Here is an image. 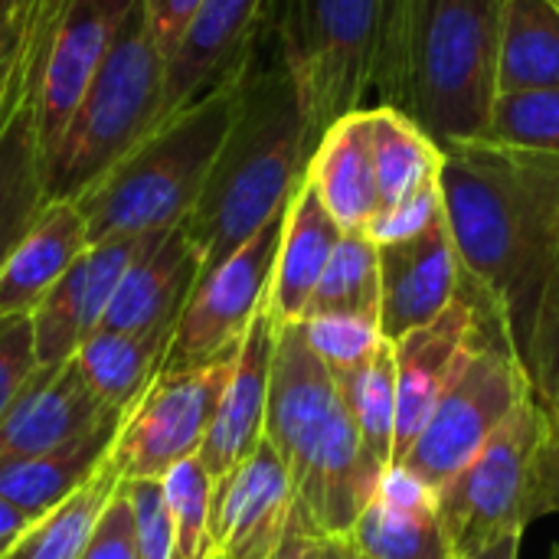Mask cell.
<instances>
[{
	"label": "cell",
	"instance_id": "1",
	"mask_svg": "<svg viewBox=\"0 0 559 559\" xmlns=\"http://www.w3.org/2000/svg\"><path fill=\"white\" fill-rule=\"evenodd\" d=\"M462 275L491 301L540 403L559 393V154L488 138L442 144Z\"/></svg>",
	"mask_w": 559,
	"mask_h": 559
},
{
	"label": "cell",
	"instance_id": "2",
	"mask_svg": "<svg viewBox=\"0 0 559 559\" xmlns=\"http://www.w3.org/2000/svg\"><path fill=\"white\" fill-rule=\"evenodd\" d=\"M321 134L308 121L282 59L246 66L236 118L183 223L203 272L226 262L262 226L282 216L305 183ZM200 272V275H203Z\"/></svg>",
	"mask_w": 559,
	"mask_h": 559
},
{
	"label": "cell",
	"instance_id": "3",
	"mask_svg": "<svg viewBox=\"0 0 559 559\" xmlns=\"http://www.w3.org/2000/svg\"><path fill=\"white\" fill-rule=\"evenodd\" d=\"M504 0H390L377 85L439 147L488 131Z\"/></svg>",
	"mask_w": 559,
	"mask_h": 559
},
{
	"label": "cell",
	"instance_id": "4",
	"mask_svg": "<svg viewBox=\"0 0 559 559\" xmlns=\"http://www.w3.org/2000/svg\"><path fill=\"white\" fill-rule=\"evenodd\" d=\"M246 66L160 121L128 157L72 200L85 219L88 246L151 236L187 223L236 118Z\"/></svg>",
	"mask_w": 559,
	"mask_h": 559
},
{
	"label": "cell",
	"instance_id": "5",
	"mask_svg": "<svg viewBox=\"0 0 559 559\" xmlns=\"http://www.w3.org/2000/svg\"><path fill=\"white\" fill-rule=\"evenodd\" d=\"M164 79L167 56L154 43L138 0L62 138L43 157V183L49 200L82 197L160 121H167Z\"/></svg>",
	"mask_w": 559,
	"mask_h": 559
},
{
	"label": "cell",
	"instance_id": "6",
	"mask_svg": "<svg viewBox=\"0 0 559 559\" xmlns=\"http://www.w3.org/2000/svg\"><path fill=\"white\" fill-rule=\"evenodd\" d=\"M390 0H282L275 20L278 59L318 134L377 85Z\"/></svg>",
	"mask_w": 559,
	"mask_h": 559
},
{
	"label": "cell",
	"instance_id": "7",
	"mask_svg": "<svg viewBox=\"0 0 559 559\" xmlns=\"http://www.w3.org/2000/svg\"><path fill=\"white\" fill-rule=\"evenodd\" d=\"M554 409L527 396L488 445L436 488V518L452 559H475L485 550L524 537L534 521V475Z\"/></svg>",
	"mask_w": 559,
	"mask_h": 559
},
{
	"label": "cell",
	"instance_id": "8",
	"mask_svg": "<svg viewBox=\"0 0 559 559\" xmlns=\"http://www.w3.org/2000/svg\"><path fill=\"white\" fill-rule=\"evenodd\" d=\"M527 396H534L531 380L495 318L400 465L419 475L429 488H442L488 445Z\"/></svg>",
	"mask_w": 559,
	"mask_h": 559
},
{
	"label": "cell",
	"instance_id": "9",
	"mask_svg": "<svg viewBox=\"0 0 559 559\" xmlns=\"http://www.w3.org/2000/svg\"><path fill=\"white\" fill-rule=\"evenodd\" d=\"M239 350L190 370H160L144 396L124 413L111 465L121 481H164L170 468L200 455Z\"/></svg>",
	"mask_w": 559,
	"mask_h": 559
},
{
	"label": "cell",
	"instance_id": "10",
	"mask_svg": "<svg viewBox=\"0 0 559 559\" xmlns=\"http://www.w3.org/2000/svg\"><path fill=\"white\" fill-rule=\"evenodd\" d=\"M285 213L262 226L226 262L197 278L160 370H190L239 350L246 331L265 311Z\"/></svg>",
	"mask_w": 559,
	"mask_h": 559
},
{
	"label": "cell",
	"instance_id": "11",
	"mask_svg": "<svg viewBox=\"0 0 559 559\" xmlns=\"http://www.w3.org/2000/svg\"><path fill=\"white\" fill-rule=\"evenodd\" d=\"M498 311L491 301L462 275L459 295L452 305L429 324L393 341L396 354V445L393 465L403 462L436 403L468 364L481 337L488 334Z\"/></svg>",
	"mask_w": 559,
	"mask_h": 559
},
{
	"label": "cell",
	"instance_id": "12",
	"mask_svg": "<svg viewBox=\"0 0 559 559\" xmlns=\"http://www.w3.org/2000/svg\"><path fill=\"white\" fill-rule=\"evenodd\" d=\"M138 0H69L49 49L29 79L26 98L33 105L39 160L56 147L69 118L75 115L82 95L88 92L95 72L102 69L121 23Z\"/></svg>",
	"mask_w": 559,
	"mask_h": 559
},
{
	"label": "cell",
	"instance_id": "13",
	"mask_svg": "<svg viewBox=\"0 0 559 559\" xmlns=\"http://www.w3.org/2000/svg\"><path fill=\"white\" fill-rule=\"evenodd\" d=\"M337 406H341L337 380L308 344L305 324L301 321L275 324L265 439L288 465L292 485H298V478L305 475Z\"/></svg>",
	"mask_w": 559,
	"mask_h": 559
},
{
	"label": "cell",
	"instance_id": "14",
	"mask_svg": "<svg viewBox=\"0 0 559 559\" xmlns=\"http://www.w3.org/2000/svg\"><path fill=\"white\" fill-rule=\"evenodd\" d=\"M144 242L147 236L95 242L49 288V295L29 314L39 367L52 370L69 364L79 354V347L98 331L121 275L128 272Z\"/></svg>",
	"mask_w": 559,
	"mask_h": 559
},
{
	"label": "cell",
	"instance_id": "15",
	"mask_svg": "<svg viewBox=\"0 0 559 559\" xmlns=\"http://www.w3.org/2000/svg\"><path fill=\"white\" fill-rule=\"evenodd\" d=\"M295 508L292 472L269 439L233 468L226 478L213 481L210 495V540L213 550L233 559H269L285 534Z\"/></svg>",
	"mask_w": 559,
	"mask_h": 559
},
{
	"label": "cell",
	"instance_id": "16",
	"mask_svg": "<svg viewBox=\"0 0 559 559\" xmlns=\"http://www.w3.org/2000/svg\"><path fill=\"white\" fill-rule=\"evenodd\" d=\"M269 16L272 0H203L180 46L167 59V118L239 72L255 56V43Z\"/></svg>",
	"mask_w": 559,
	"mask_h": 559
},
{
	"label": "cell",
	"instance_id": "17",
	"mask_svg": "<svg viewBox=\"0 0 559 559\" xmlns=\"http://www.w3.org/2000/svg\"><path fill=\"white\" fill-rule=\"evenodd\" d=\"M111 413L85 383L75 360L39 367L0 416V468L56 452L92 432Z\"/></svg>",
	"mask_w": 559,
	"mask_h": 559
},
{
	"label": "cell",
	"instance_id": "18",
	"mask_svg": "<svg viewBox=\"0 0 559 559\" xmlns=\"http://www.w3.org/2000/svg\"><path fill=\"white\" fill-rule=\"evenodd\" d=\"M380 259V331L393 344L436 321L462 285V262L442 216L426 233L377 246Z\"/></svg>",
	"mask_w": 559,
	"mask_h": 559
},
{
	"label": "cell",
	"instance_id": "19",
	"mask_svg": "<svg viewBox=\"0 0 559 559\" xmlns=\"http://www.w3.org/2000/svg\"><path fill=\"white\" fill-rule=\"evenodd\" d=\"M200 272V252L187 239L183 226L147 236V242L121 275L98 331L174 334Z\"/></svg>",
	"mask_w": 559,
	"mask_h": 559
},
{
	"label": "cell",
	"instance_id": "20",
	"mask_svg": "<svg viewBox=\"0 0 559 559\" xmlns=\"http://www.w3.org/2000/svg\"><path fill=\"white\" fill-rule=\"evenodd\" d=\"M275 347V321L262 311L246 331L236 357V370L219 400L213 426L200 445V465L213 481L239 468L265 439V409H269V370Z\"/></svg>",
	"mask_w": 559,
	"mask_h": 559
},
{
	"label": "cell",
	"instance_id": "21",
	"mask_svg": "<svg viewBox=\"0 0 559 559\" xmlns=\"http://www.w3.org/2000/svg\"><path fill=\"white\" fill-rule=\"evenodd\" d=\"M344 229L324 210L314 187L305 180L288 203L282 246L272 272L265 311L275 324H295L308 314L311 295L341 242Z\"/></svg>",
	"mask_w": 559,
	"mask_h": 559
},
{
	"label": "cell",
	"instance_id": "22",
	"mask_svg": "<svg viewBox=\"0 0 559 559\" xmlns=\"http://www.w3.org/2000/svg\"><path fill=\"white\" fill-rule=\"evenodd\" d=\"M85 249L88 233L75 203L49 200L0 272V314H33Z\"/></svg>",
	"mask_w": 559,
	"mask_h": 559
},
{
	"label": "cell",
	"instance_id": "23",
	"mask_svg": "<svg viewBox=\"0 0 559 559\" xmlns=\"http://www.w3.org/2000/svg\"><path fill=\"white\" fill-rule=\"evenodd\" d=\"M305 180L344 233H364L377 216V174L367 141V108L334 121L308 164Z\"/></svg>",
	"mask_w": 559,
	"mask_h": 559
},
{
	"label": "cell",
	"instance_id": "24",
	"mask_svg": "<svg viewBox=\"0 0 559 559\" xmlns=\"http://www.w3.org/2000/svg\"><path fill=\"white\" fill-rule=\"evenodd\" d=\"M121 419L124 413H111L105 423H98L92 432L79 436L69 445L46 452L39 459L0 468V495L13 501L23 514L39 521L43 514H49L56 504H62L69 495H75L82 485H88L102 472V465L111 455Z\"/></svg>",
	"mask_w": 559,
	"mask_h": 559
},
{
	"label": "cell",
	"instance_id": "25",
	"mask_svg": "<svg viewBox=\"0 0 559 559\" xmlns=\"http://www.w3.org/2000/svg\"><path fill=\"white\" fill-rule=\"evenodd\" d=\"M367 141L377 174V213L403 206L442 183V147L403 111L367 108Z\"/></svg>",
	"mask_w": 559,
	"mask_h": 559
},
{
	"label": "cell",
	"instance_id": "26",
	"mask_svg": "<svg viewBox=\"0 0 559 559\" xmlns=\"http://www.w3.org/2000/svg\"><path fill=\"white\" fill-rule=\"evenodd\" d=\"M46 203L49 197L43 183L33 105L23 88L0 128V272L39 219Z\"/></svg>",
	"mask_w": 559,
	"mask_h": 559
},
{
	"label": "cell",
	"instance_id": "27",
	"mask_svg": "<svg viewBox=\"0 0 559 559\" xmlns=\"http://www.w3.org/2000/svg\"><path fill=\"white\" fill-rule=\"evenodd\" d=\"M559 88V10L550 0H504L498 95Z\"/></svg>",
	"mask_w": 559,
	"mask_h": 559
},
{
	"label": "cell",
	"instance_id": "28",
	"mask_svg": "<svg viewBox=\"0 0 559 559\" xmlns=\"http://www.w3.org/2000/svg\"><path fill=\"white\" fill-rule=\"evenodd\" d=\"M170 331L164 334H115L95 331L72 357L95 396L118 413H128L164 367Z\"/></svg>",
	"mask_w": 559,
	"mask_h": 559
},
{
	"label": "cell",
	"instance_id": "29",
	"mask_svg": "<svg viewBox=\"0 0 559 559\" xmlns=\"http://www.w3.org/2000/svg\"><path fill=\"white\" fill-rule=\"evenodd\" d=\"M341 400L360 432L364 455L377 472L393 468L396 445V354L393 344L383 341L370 360L354 367L350 373L334 377Z\"/></svg>",
	"mask_w": 559,
	"mask_h": 559
},
{
	"label": "cell",
	"instance_id": "30",
	"mask_svg": "<svg viewBox=\"0 0 559 559\" xmlns=\"http://www.w3.org/2000/svg\"><path fill=\"white\" fill-rule=\"evenodd\" d=\"M118 485H121V475L108 455V462L88 485H82L62 504H56L49 514H43L26 534H20L10 544V550L3 554V559H79L98 518L105 514L108 501L115 498Z\"/></svg>",
	"mask_w": 559,
	"mask_h": 559
},
{
	"label": "cell",
	"instance_id": "31",
	"mask_svg": "<svg viewBox=\"0 0 559 559\" xmlns=\"http://www.w3.org/2000/svg\"><path fill=\"white\" fill-rule=\"evenodd\" d=\"M347 544L367 559H452L436 508H409L373 495Z\"/></svg>",
	"mask_w": 559,
	"mask_h": 559
},
{
	"label": "cell",
	"instance_id": "32",
	"mask_svg": "<svg viewBox=\"0 0 559 559\" xmlns=\"http://www.w3.org/2000/svg\"><path fill=\"white\" fill-rule=\"evenodd\" d=\"M314 314H377L380 318V259L364 233H344L305 318ZM301 318V321H305Z\"/></svg>",
	"mask_w": 559,
	"mask_h": 559
},
{
	"label": "cell",
	"instance_id": "33",
	"mask_svg": "<svg viewBox=\"0 0 559 559\" xmlns=\"http://www.w3.org/2000/svg\"><path fill=\"white\" fill-rule=\"evenodd\" d=\"M481 138L521 151L559 154V88L498 95Z\"/></svg>",
	"mask_w": 559,
	"mask_h": 559
},
{
	"label": "cell",
	"instance_id": "34",
	"mask_svg": "<svg viewBox=\"0 0 559 559\" xmlns=\"http://www.w3.org/2000/svg\"><path fill=\"white\" fill-rule=\"evenodd\" d=\"M164 491L174 518V547L170 559H210V495L213 478L200 459H187L164 475Z\"/></svg>",
	"mask_w": 559,
	"mask_h": 559
},
{
	"label": "cell",
	"instance_id": "35",
	"mask_svg": "<svg viewBox=\"0 0 559 559\" xmlns=\"http://www.w3.org/2000/svg\"><path fill=\"white\" fill-rule=\"evenodd\" d=\"M305 334L314 354L328 364L334 377L350 373L386 341L377 314H314L305 318Z\"/></svg>",
	"mask_w": 559,
	"mask_h": 559
},
{
	"label": "cell",
	"instance_id": "36",
	"mask_svg": "<svg viewBox=\"0 0 559 559\" xmlns=\"http://www.w3.org/2000/svg\"><path fill=\"white\" fill-rule=\"evenodd\" d=\"M124 491L134 511L138 559H170L174 518H170L164 481H124Z\"/></svg>",
	"mask_w": 559,
	"mask_h": 559
},
{
	"label": "cell",
	"instance_id": "37",
	"mask_svg": "<svg viewBox=\"0 0 559 559\" xmlns=\"http://www.w3.org/2000/svg\"><path fill=\"white\" fill-rule=\"evenodd\" d=\"M36 370H39V360H36V341H33V318L0 314V416Z\"/></svg>",
	"mask_w": 559,
	"mask_h": 559
},
{
	"label": "cell",
	"instance_id": "38",
	"mask_svg": "<svg viewBox=\"0 0 559 559\" xmlns=\"http://www.w3.org/2000/svg\"><path fill=\"white\" fill-rule=\"evenodd\" d=\"M445 216V200H442V183L403 206L383 210L370 219V226L364 229V236H370L377 246L386 242H400V239H413L419 233H426L432 223H439Z\"/></svg>",
	"mask_w": 559,
	"mask_h": 559
},
{
	"label": "cell",
	"instance_id": "39",
	"mask_svg": "<svg viewBox=\"0 0 559 559\" xmlns=\"http://www.w3.org/2000/svg\"><path fill=\"white\" fill-rule=\"evenodd\" d=\"M79 559H138V531H134V511L124 491V481L118 485L115 498L108 501L105 514L98 518L85 550Z\"/></svg>",
	"mask_w": 559,
	"mask_h": 559
},
{
	"label": "cell",
	"instance_id": "40",
	"mask_svg": "<svg viewBox=\"0 0 559 559\" xmlns=\"http://www.w3.org/2000/svg\"><path fill=\"white\" fill-rule=\"evenodd\" d=\"M69 0H20V29H23V46H20V75H23V85H29V79L36 75L46 49H49V39H52V29L62 16Z\"/></svg>",
	"mask_w": 559,
	"mask_h": 559
},
{
	"label": "cell",
	"instance_id": "41",
	"mask_svg": "<svg viewBox=\"0 0 559 559\" xmlns=\"http://www.w3.org/2000/svg\"><path fill=\"white\" fill-rule=\"evenodd\" d=\"M200 3L203 0H141L144 16H147V29L167 59L180 46V39H183L190 20L197 16Z\"/></svg>",
	"mask_w": 559,
	"mask_h": 559
},
{
	"label": "cell",
	"instance_id": "42",
	"mask_svg": "<svg viewBox=\"0 0 559 559\" xmlns=\"http://www.w3.org/2000/svg\"><path fill=\"white\" fill-rule=\"evenodd\" d=\"M544 514H559V416H550L547 439L537 455L534 475V521Z\"/></svg>",
	"mask_w": 559,
	"mask_h": 559
},
{
	"label": "cell",
	"instance_id": "43",
	"mask_svg": "<svg viewBox=\"0 0 559 559\" xmlns=\"http://www.w3.org/2000/svg\"><path fill=\"white\" fill-rule=\"evenodd\" d=\"M321 550H324V537H318L314 527L301 518V511L292 508L285 534L275 544V550L269 554V559H321Z\"/></svg>",
	"mask_w": 559,
	"mask_h": 559
},
{
	"label": "cell",
	"instance_id": "44",
	"mask_svg": "<svg viewBox=\"0 0 559 559\" xmlns=\"http://www.w3.org/2000/svg\"><path fill=\"white\" fill-rule=\"evenodd\" d=\"M20 46H23V29H20V20H13L10 26L0 29V88L20 69Z\"/></svg>",
	"mask_w": 559,
	"mask_h": 559
},
{
	"label": "cell",
	"instance_id": "45",
	"mask_svg": "<svg viewBox=\"0 0 559 559\" xmlns=\"http://www.w3.org/2000/svg\"><path fill=\"white\" fill-rule=\"evenodd\" d=\"M36 521L29 514H23L13 501H7L0 495V540H16L20 534H26Z\"/></svg>",
	"mask_w": 559,
	"mask_h": 559
},
{
	"label": "cell",
	"instance_id": "46",
	"mask_svg": "<svg viewBox=\"0 0 559 559\" xmlns=\"http://www.w3.org/2000/svg\"><path fill=\"white\" fill-rule=\"evenodd\" d=\"M20 95H23V75H20V69H16L13 79L0 88V128H3V121H7V115L13 111V105H16Z\"/></svg>",
	"mask_w": 559,
	"mask_h": 559
},
{
	"label": "cell",
	"instance_id": "47",
	"mask_svg": "<svg viewBox=\"0 0 559 559\" xmlns=\"http://www.w3.org/2000/svg\"><path fill=\"white\" fill-rule=\"evenodd\" d=\"M518 557H521V537H511V540H504V544H498V547L485 550L481 557H475V559H518Z\"/></svg>",
	"mask_w": 559,
	"mask_h": 559
},
{
	"label": "cell",
	"instance_id": "48",
	"mask_svg": "<svg viewBox=\"0 0 559 559\" xmlns=\"http://www.w3.org/2000/svg\"><path fill=\"white\" fill-rule=\"evenodd\" d=\"M321 559H347V540H324Z\"/></svg>",
	"mask_w": 559,
	"mask_h": 559
},
{
	"label": "cell",
	"instance_id": "49",
	"mask_svg": "<svg viewBox=\"0 0 559 559\" xmlns=\"http://www.w3.org/2000/svg\"><path fill=\"white\" fill-rule=\"evenodd\" d=\"M20 13V0H0V29L10 26Z\"/></svg>",
	"mask_w": 559,
	"mask_h": 559
},
{
	"label": "cell",
	"instance_id": "50",
	"mask_svg": "<svg viewBox=\"0 0 559 559\" xmlns=\"http://www.w3.org/2000/svg\"><path fill=\"white\" fill-rule=\"evenodd\" d=\"M347 559H367V557H360V554H357V550H354V547L347 544Z\"/></svg>",
	"mask_w": 559,
	"mask_h": 559
},
{
	"label": "cell",
	"instance_id": "51",
	"mask_svg": "<svg viewBox=\"0 0 559 559\" xmlns=\"http://www.w3.org/2000/svg\"><path fill=\"white\" fill-rule=\"evenodd\" d=\"M10 544H13V540H0V559H3V554L10 550Z\"/></svg>",
	"mask_w": 559,
	"mask_h": 559
},
{
	"label": "cell",
	"instance_id": "52",
	"mask_svg": "<svg viewBox=\"0 0 559 559\" xmlns=\"http://www.w3.org/2000/svg\"><path fill=\"white\" fill-rule=\"evenodd\" d=\"M210 559H233V557H226V554H219V550H213V554H210Z\"/></svg>",
	"mask_w": 559,
	"mask_h": 559
},
{
	"label": "cell",
	"instance_id": "53",
	"mask_svg": "<svg viewBox=\"0 0 559 559\" xmlns=\"http://www.w3.org/2000/svg\"><path fill=\"white\" fill-rule=\"evenodd\" d=\"M550 409H554V413L559 416V393H557V400H554V406H550Z\"/></svg>",
	"mask_w": 559,
	"mask_h": 559
},
{
	"label": "cell",
	"instance_id": "54",
	"mask_svg": "<svg viewBox=\"0 0 559 559\" xmlns=\"http://www.w3.org/2000/svg\"><path fill=\"white\" fill-rule=\"evenodd\" d=\"M550 3H554V7H557V10H559V0H550Z\"/></svg>",
	"mask_w": 559,
	"mask_h": 559
}]
</instances>
